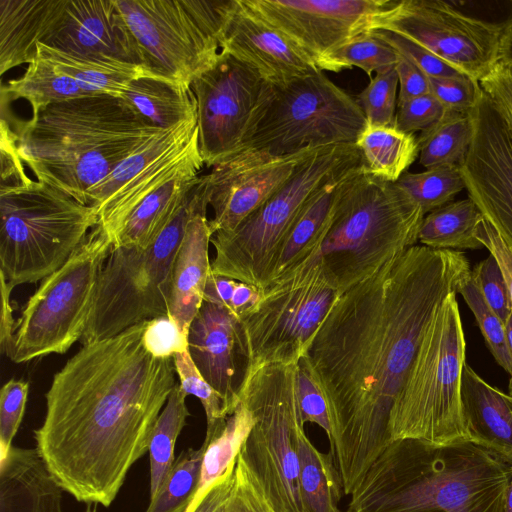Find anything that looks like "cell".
Listing matches in <instances>:
<instances>
[{
    "label": "cell",
    "instance_id": "53",
    "mask_svg": "<svg viewBox=\"0 0 512 512\" xmlns=\"http://www.w3.org/2000/svg\"><path fill=\"white\" fill-rule=\"evenodd\" d=\"M482 91L500 108L512 127V67L497 60L479 80Z\"/></svg>",
    "mask_w": 512,
    "mask_h": 512
},
{
    "label": "cell",
    "instance_id": "36",
    "mask_svg": "<svg viewBox=\"0 0 512 512\" xmlns=\"http://www.w3.org/2000/svg\"><path fill=\"white\" fill-rule=\"evenodd\" d=\"M254 424L251 411L239 402L223 428L210 439H204L205 451L197 491L185 512H194L210 487L235 462Z\"/></svg>",
    "mask_w": 512,
    "mask_h": 512
},
{
    "label": "cell",
    "instance_id": "29",
    "mask_svg": "<svg viewBox=\"0 0 512 512\" xmlns=\"http://www.w3.org/2000/svg\"><path fill=\"white\" fill-rule=\"evenodd\" d=\"M203 165V160L194 162L147 196L124 222L113 248L149 245L196 184Z\"/></svg>",
    "mask_w": 512,
    "mask_h": 512
},
{
    "label": "cell",
    "instance_id": "58",
    "mask_svg": "<svg viewBox=\"0 0 512 512\" xmlns=\"http://www.w3.org/2000/svg\"><path fill=\"white\" fill-rule=\"evenodd\" d=\"M238 280L210 272L207 279L204 301L216 304L230 311L231 302Z\"/></svg>",
    "mask_w": 512,
    "mask_h": 512
},
{
    "label": "cell",
    "instance_id": "9",
    "mask_svg": "<svg viewBox=\"0 0 512 512\" xmlns=\"http://www.w3.org/2000/svg\"><path fill=\"white\" fill-rule=\"evenodd\" d=\"M362 163L356 144L316 148L292 177L237 227L212 235L210 243L216 255L211 272L261 291L274 255L306 205L334 177Z\"/></svg>",
    "mask_w": 512,
    "mask_h": 512
},
{
    "label": "cell",
    "instance_id": "35",
    "mask_svg": "<svg viewBox=\"0 0 512 512\" xmlns=\"http://www.w3.org/2000/svg\"><path fill=\"white\" fill-rule=\"evenodd\" d=\"M299 484L307 512H342L343 489L334 457L319 451L303 429L298 435ZM344 494V493H343Z\"/></svg>",
    "mask_w": 512,
    "mask_h": 512
},
{
    "label": "cell",
    "instance_id": "6",
    "mask_svg": "<svg viewBox=\"0 0 512 512\" xmlns=\"http://www.w3.org/2000/svg\"><path fill=\"white\" fill-rule=\"evenodd\" d=\"M98 224L95 207L26 173L1 181L0 274L13 288L45 279Z\"/></svg>",
    "mask_w": 512,
    "mask_h": 512
},
{
    "label": "cell",
    "instance_id": "14",
    "mask_svg": "<svg viewBox=\"0 0 512 512\" xmlns=\"http://www.w3.org/2000/svg\"><path fill=\"white\" fill-rule=\"evenodd\" d=\"M339 295L318 262L268 284L255 308L240 321L245 370L299 363Z\"/></svg>",
    "mask_w": 512,
    "mask_h": 512
},
{
    "label": "cell",
    "instance_id": "7",
    "mask_svg": "<svg viewBox=\"0 0 512 512\" xmlns=\"http://www.w3.org/2000/svg\"><path fill=\"white\" fill-rule=\"evenodd\" d=\"M466 343L456 294H451L428 324L405 382L392 406L390 440L432 444L468 440L461 385Z\"/></svg>",
    "mask_w": 512,
    "mask_h": 512
},
{
    "label": "cell",
    "instance_id": "26",
    "mask_svg": "<svg viewBox=\"0 0 512 512\" xmlns=\"http://www.w3.org/2000/svg\"><path fill=\"white\" fill-rule=\"evenodd\" d=\"M461 399L467 439L512 464V396L465 363Z\"/></svg>",
    "mask_w": 512,
    "mask_h": 512
},
{
    "label": "cell",
    "instance_id": "19",
    "mask_svg": "<svg viewBox=\"0 0 512 512\" xmlns=\"http://www.w3.org/2000/svg\"><path fill=\"white\" fill-rule=\"evenodd\" d=\"M472 114L473 140L460 166L465 189L512 251V127L483 91Z\"/></svg>",
    "mask_w": 512,
    "mask_h": 512
},
{
    "label": "cell",
    "instance_id": "1",
    "mask_svg": "<svg viewBox=\"0 0 512 512\" xmlns=\"http://www.w3.org/2000/svg\"><path fill=\"white\" fill-rule=\"evenodd\" d=\"M471 276L457 250L414 245L341 293L300 359L322 393L344 495L391 443L388 423L424 332Z\"/></svg>",
    "mask_w": 512,
    "mask_h": 512
},
{
    "label": "cell",
    "instance_id": "20",
    "mask_svg": "<svg viewBox=\"0 0 512 512\" xmlns=\"http://www.w3.org/2000/svg\"><path fill=\"white\" fill-rule=\"evenodd\" d=\"M315 149L284 156L241 150L213 166L205 175L213 210L209 220L212 235L237 227L277 192Z\"/></svg>",
    "mask_w": 512,
    "mask_h": 512
},
{
    "label": "cell",
    "instance_id": "42",
    "mask_svg": "<svg viewBox=\"0 0 512 512\" xmlns=\"http://www.w3.org/2000/svg\"><path fill=\"white\" fill-rule=\"evenodd\" d=\"M173 362L180 387L188 395L197 397L204 408L207 422L205 439H210L223 428L233 412L221 394L203 378L188 350L176 353Z\"/></svg>",
    "mask_w": 512,
    "mask_h": 512
},
{
    "label": "cell",
    "instance_id": "11",
    "mask_svg": "<svg viewBox=\"0 0 512 512\" xmlns=\"http://www.w3.org/2000/svg\"><path fill=\"white\" fill-rule=\"evenodd\" d=\"M297 364H268L244 372L239 402L255 424L240 455L276 512H307L299 484L298 435L304 429Z\"/></svg>",
    "mask_w": 512,
    "mask_h": 512
},
{
    "label": "cell",
    "instance_id": "46",
    "mask_svg": "<svg viewBox=\"0 0 512 512\" xmlns=\"http://www.w3.org/2000/svg\"><path fill=\"white\" fill-rule=\"evenodd\" d=\"M471 276L488 306L506 324L512 315V300L502 269L489 253L483 261L471 269Z\"/></svg>",
    "mask_w": 512,
    "mask_h": 512
},
{
    "label": "cell",
    "instance_id": "47",
    "mask_svg": "<svg viewBox=\"0 0 512 512\" xmlns=\"http://www.w3.org/2000/svg\"><path fill=\"white\" fill-rule=\"evenodd\" d=\"M29 383L11 379L0 391V460L12 447V441L22 422Z\"/></svg>",
    "mask_w": 512,
    "mask_h": 512
},
{
    "label": "cell",
    "instance_id": "32",
    "mask_svg": "<svg viewBox=\"0 0 512 512\" xmlns=\"http://www.w3.org/2000/svg\"><path fill=\"white\" fill-rule=\"evenodd\" d=\"M483 218L470 198L451 201L424 216L418 242L432 249H480L477 228Z\"/></svg>",
    "mask_w": 512,
    "mask_h": 512
},
{
    "label": "cell",
    "instance_id": "43",
    "mask_svg": "<svg viewBox=\"0 0 512 512\" xmlns=\"http://www.w3.org/2000/svg\"><path fill=\"white\" fill-rule=\"evenodd\" d=\"M459 293L474 314L495 361L512 378V355L507 343L504 322L488 306L472 276L463 284Z\"/></svg>",
    "mask_w": 512,
    "mask_h": 512
},
{
    "label": "cell",
    "instance_id": "61",
    "mask_svg": "<svg viewBox=\"0 0 512 512\" xmlns=\"http://www.w3.org/2000/svg\"><path fill=\"white\" fill-rule=\"evenodd\" d=\"M504 512H512V478L506 489Z\"/></svg>",
    "mask_w": 512,
    "mask_h": 512
},
{
    "label": "cell",
    "instance_id": "21",
    "mask_svg": "<svg viewBox=\"0 0 512 512\" xmlns=\"http://www.w3.org/2000/svg\"><path fill=\"white\" fill-rule=\"evenodd\" d=\"M221 51L254 68L272 84H285L320 70L287 36L235 0L227 20Z\"/></svg>",
    "mask_w": 512,
    "mask_h": 512
},
{
    "label": "cell",
    "instance_id": "17",
    "mask_svg": "<svg viewBox=\"0 0 512 512\" xmlns=\"http://www.w3.org/2000/svg\"><path fill=\"white\" fill-rule=\"evenodd\" d=\"M265 82L254 68L223 51L193 80L205 166L212 168L241 150Z\"/></svg>",
    "mask_w": 512,
    "mask_h": 512
},
{
    "label": "cell",
    "instance_id": "15",
    "mask_svg": "<svg viewBox=\"0 0 512 512\" xmlns=\"http://www.w3.org/2000/svg\"><path fill=\"white\" fill-rule=\"evenodd\" d=\"M199 149L197 115L163 130L88 191L99 225L113 242L131 212L151 193L194 162Z\"/></svg>",
    "mask_w": 512,
    "mask_h": 512
},
{
    "label": "cell",
    "instance_id": "48",
    "mask_svg": "<svg viewBox=\"0 0 512 512\" xmlns=\"http://www.w3.org/2000/svg\"><path fill=\"white\" fill-rule=\"evenodd\" d=\"M371 32L374 36L389 44L400 55L414 63L429 78H449L465 75L405 36L385 29H375Z\"/></svg>",
    "mask_w": 512,
    "mask_h": 512
},
{
    "label": "cell",
    "instance_id": "24",
    "mask_svg": "<svg viewBox=\"0 0 512 512\" xmlns=\"http://www.w3.org/2000/svg\"><path fill=\"white\" fill-rule=\"evenodd\" d=\"M201 188L195 209L187 223L184 237L174 261L169 318L188 337L191 322L204 298L211 272L208 249L212 233L207 218L209 206L206 177L201 176Z\"/></svg>",
    "mask_w": 512,
    "mask_h": 512
},
{
    "label": "cell",
    "instance_id": "4",
    "mask_svg": "<svg viewBox=\"0 0 512 512\" xmlns=\"http://www.w3.org/2000/svg\"><path fill=\"white\" fill-rule=\"evenodd\" d=\"M120 97L95 94L53 104L20 123L17 152L37 180L88 204V191L162 132Z\"/></svg>",
    "mask_w": 512,
    "mask_h": 512
},
{
    "label": "cell",
    "instance_id": "39",
    "mask_svg": "<svg viewBox=\"0 0 512 512\" xmlns=\"http://www.w3.org/2000/svg\"><path fill=\"white\" fill-rule=\"evenodd\" d=\"M205 446L183 450L146 512H185L197 491Z\"/></svg>",
    "mask_w": 512,
    "mask_h": 512
},
{
    "label": "cell",
    "instance_id": "18",
    "mask_svg": "<svg viewBox=\"0 0 512 512\" xmlns=\"http://www.w3.org/2000/svg\"><path fill=\"white\" fill-rule=\"evenodd\" d=\"M316 65L326 53L378 28L398 0H243Z\"/></svg>",
    "mask_w": 512,
    "mask_h": 512
},
{
    "label": "cell",
    "instance_id": "13",
    "mask_svg": "<svg viewBox=\"0 0 512 512\" xmlns=\"http://www.w3.org/2000/svg\"><path fill=\"white\" fill-rule=\"evenodd\" d=\"M112 248L111 239L98 224L68 261L42 280L16 321L13 362L64 354L80 341Z\"/></svg>",
    "mask_w": 512,
    "mask_h": 512
},
{
    "label": "cell",
    "instance_id": "23",
    "mask_svg": "<svg viewBox=\"0 0 512 512\" xmlns=\"http://www.w3.org/2000/svg\"><path fill=\"white\" fill-rule=\"evenodd\" d=\"M188 351L203 378L234 412L243 378L238 360L246 363L240 322L225 308L203 300L189 327Z\"/></svg>",
    "mask_w": 512,
    "mask_h": 512
},
{
    "label": "cell",
    "instance_id": "50",
    "mask_svg": "<svg viewBox=\"0 0 512 512\" xmlns=\"http://www.w3.org/2000/svg\"><path fill=\"white\" fill-rule=\"evenodd\" d=\"M448 110L432 94L412 98L397 105L394 127L414 134L440 121Z\"/></svg>",
    "mask_w": 512,
    "mask_h": 512
},
{
    "label": "cell",
    "instance_id": "45",
    "mask_svg": "<svg viewBox=\"0 0 512 512\" xmlns=\"http://www.w3.org/2000/svg\"><path fill=\"white\" fill-rule=\"evenodd\" d=\"M224 512H276L240 453L236 457L234 481Z\"/></svg>",
    "mask_w": 512,
    "mask_h": 512
},
{
    "label": "cell",
    "instance_id": "2",
    "mask_svg": "<svg viewBox=\"0 0 512 512\" xmlns=\"http://www.w3.org/2000/svg\"><path fill=\"white\" fill-rule=\"evenodd\" d=\"M148 320L83 345L54 374L46 414L34 430L48 469L76 500L108 507L177 384L173 357L144 346Z\"/></svg>",
    "mask_w": 512,
    "mask_h": 512
},
{
    "label": "cell",
    "instance_id": "31",
    "mask_svg": "<svg viewBox=\"0 0 512 512\" xmlns=\"http://www.w3.org/2000/svg\"><path fill=\"white\" fill-rule=\"evenodd\" d=\"M37 55L53 63L60 72L93 94L120 97L132 80L153 74L146 67L119 59L70 53L43 43L37 44Z\"/></svg>",
    "mask_w": 512,
    "mask_h": 512
},
{
    "label": "cell",
    "instance_id": "12",
    "mask_svg": "<svg viewBox=\"0 0 512 512\" xmlns=\"http://www.w3.org/2000/svg\"><path fill=\"white\" fill-rule=\"evenodd\" d=\"M235 0H116L147 68L190 86L214 65Z\"/></svg>",
    "mask_w": 512,
    "mask_h": 512
},
{
    "label": "cell",
    "instance_id": "5",
    "mask_svg": "<svg viewBox=\"0 0 512 512\" xmlns=\"http://www.w3.org/2000/svg\"><path fill=\"white\" fill-rule=\"evenodd\" d=\"M424 216L396 183L362 170L349 181L318 247L288 272L318 262L341 294L416 245Z\"/></svg>",
    "mask_w": 512,
    "mask_h": 512
},
{
    "label": "cell",
    "instance_id": "41",
    "mask_svg": "<svg viewBox=\"0 0 512 512\" xmlns=\"http://www.w3.org/2000/svg\"><path fill=\"white\" fill-rule=\"evenodd\" d=\"M395 183L421 207L425 215L451 202L465 189L458 166L435 167L420 173L405 172Z\"/></svg>",
    "mask_w": 512,
    "mask_h": 512
},
{
    "label": "cell",
    "instance_id": "52",
    "mask_svg": "<svg viewBox=\"0 0 512 512\" xmlns=\"http://www.w3.org/2000/svg\"><path fill=\"white\" fill-rule=\"evenodd\" d=\"M297 394L302 420L317 424L331 441V425L325 399L300 360L297 371Z\"/></svg>",
    "mask_w": 512,
    "mask_h": 512
},
{
    "label": "cell",
    "instance_id": "55",
    "mask_svg": "<svg viewBox=\"0 0 512 512\" xmlns=\"http://www.w3.org/2000/svg\"><path fill=\"white\" fill-rule=\"evenodd\" d=\"M477 238L499 263L512 300V251L485 218L477 228Z\"/></svg>",
    "mask_w": 512,
    "mask_h": 512
},
{
    "label": "cell",
    "instance_id": "25",
    "mask_svg": "<svg viewBox=\"0 0 512 512\" xmlns=\"http://www.w3.org/2000/svg\"><path fill=\"white\" fill-rule=\"evenodd\" d=\"M68 0H0V73L37 56L43 43L60 24Z\"/></svg>",
    "mask_w": 512,
    "mask_h": 512
},
{
    "label": "cell",
    "instance_id": "27",
    "mask_svg": "<svg viewBox=\"0 0 512 512\" xmlns=\"http://www.w3.org/2000/svg\"><path fill=\"white\" fill-rule=\"evenodd\" d=\"M63 490L37 448L12 446L0 460V512H63Z\"/></svg>",
    "mask_w": 512,
    "mask_h": 512
},
{
    "label": "cell",
    "instance_id": "3",
    "mask_svg": "<svg viewBox=\"0 0 512 512\" xmlns=\"http://www.w3.org/2000/svg\"><path fill=\"white\" fill-rule=\"evenodd\" d=\"M512 464L470 441H392L344 512H504Z\"/></svg>",
    "mask_w": 512,
    "mask_h": 512
},
{
    "label": "cell",
    "instance_id": "56",
    "mask_svg": "<svg viewBox=\"0 0 512 512\" xmlns=\"http://www.w3.org/2000/svg\"><path fill=\"white\" fill-rule=\"evenodd\" d=\"M235 462L205 494L194 512H224L234 481Z\"/></svg>",
    "mask_w": 512,
    "mask_h": 512
},
{
    "label": "cell",
    "instance_id": "57",
    "mask_svg": "<svg viewBox=\"0 0 512 512\" xmlns=\"http://www.w3.org/2000/svg\"><path fill=\"white\" fill-rule=\"evenodd\" d=\"M1 282V316H0V348L9 358L12 353L16 321L13 317V309L10 303V295L13 290L0 274Z\"/></svg>",
    "mask_w": 512,
    "mask_h": 512
},
{
    "label": "cell",
    "instance_id": "8",
    "mask_svg": "<svg viewBox=\"0 0 512 512\" xmlns=\"http://www.w3.org/2000/svg\"><path fill=\"white\" fill-rule=\"evenodd\" d=\"M201 176L147 246L112 248L99 275L82 345L115 336L145 320L168 316L174 261L195 209Z\"/></svg>",
    "mask_w": 512,
    "mask_h": 512
},
{
    "label": "cell",
    "instance_id": "51",
    "mask_svg": "<svg viewBox=\"0 0 512 512\" xmlns=\"http://www.w3.org/2000/svg\"><path fill=\"white\" fill-rule=\"evenodd\" d=\"M143 343L156 358H171L176 353L188 350V337L182 334L169 316L148 320Z\"/></svg>",
    "mask_w": 512,
    "mask_h": 512
},
{
    "label": "cell",
    "instance_id": "54",
    "mask_svg": "<svg viewBox=\"0 0 512 512\" xmlns=\"http://www.w3.org/2000/svg\"><path fill=\"white\" fill-rule=\"evenodd\" d=\"M395 68L400 88L397 105L412 98L431 94L429 77L410 60L399 54Z\"/></svg>",
    "mask_w": 512,
    "mask_h": 512
},
{
    "label": "cell",
    "instance_id": "44",
    "mask_svg": "<svg viewBox=\"0 0 512 512\" xmlns=\"http://www.w3.org/2000/svg\"><path fill=\"white\" fill-rule=\"evenodd\" d=\"M399 84L395 65L376 72L368 86L357 96L369 126H394Z\"/></svg>",
    "mask_w": 512,
    "mask_h": 512
},
{
    "label": "cell",
    "instance_id": "37",
    "mask_svg": "<svg viewBox=\"0 0 512 512\" xmlns=\"http://www.w3.org/2000/svg\"><path fill=\"white\" fill-rule=\"evenodd\" d=\"M474 135L471 112H452L422 131L417 138L419 162L426 169L460 167L465 161Z\"/></svg>",
    "mask_w": 512,
    "mask_h": 512
},
{
    "label": "cell",
    "instance_id": "60",
    "mask_svg": "<svg viewBox=\"0 0 512 512\" xmlns=\"http://www.w3.org/2000/svg\"><path fill=\"white\" fill-rule=\"evenodd\" d=\"M505 329H506V337H507L508 347H509V350L512 355V315L506 322ZM509 394L512 396V378L509 383Z\"/></svg>",
    "mask_w": 512,
    "mask_h": 512
},
{
    "label": "cell",
    "instance_id": "59",
    "mask_svg": "<svg viewBox=\"0 0 512 512\" xmlns=\"http://www.w3.org/2000/svg\"><path fill=\"white\" fill-rule=\"evenodd\" d=\"M498 60L512 67V19L503 26L498 50Z\"/></svg>",
    "mask_w": 512,
    "mask_h": 512
},
{
    "label": "cell",
    "instance_id": "38",
    "mask_svg": "<svg viewBox=\"0 0 512 512\" xmlns=\"http://www.w3.org/2000/svg\"><path fill=\"white\" fill-rule=\"evenodd\" d=\"M187 393L177 383L161 411L149 443L150 499L153 498L174 464V448L190 413Z\"/></svg>",
    "mask_w": 512,
    "mask_h": 512
},
{
    "label": "cell",
    "instance_id": "33",
    "mask_svg": "<svg viewBox=\"0 0 512 512\" xmlns=\"http://www.w3.org/2000/svg\"><path fill=\"white\" fill-rule=\"evenodd\" d=\"M1 94L7 100H26L32 108V117L53 104L95 95L38 55L21 77L2 86Z\"/></svg>",
    "mask_w": 512,
    "mask_h": 512
},
{
    "label": "cell",
    "instance_id": "22",
    "mask_svg": "<svg viewBox=\"0 0 512 512\" xmlns=\"http://www.w3.org/2000/svg\"><path fill=\"white\" fill-rule=\"evenodd\" d=\"M43 44L70 53L106 56L147 68L144 55L116 0H68L60 24Z\"/></svg>",
    "mask_w": 512,
    "mask_h": 512
},
{
    "label": "cell",
    "instance_id": "10",
    "mask_svg": "<svg viewBox=\"0 0 512 512\" xmlns=\"http://www.w3.org/2000/svg\"><path fill=\"white\" fill-rule=\"evenodd\" d=\"M367 125L356 98L319 71L285 84L265 82L241 150L284 156L355 144Z\"/></svg>",
    "mask_w": 512,
    "mask_h": 512
},
{
    "label": "cell",
    "instance_id": "40",
    "mask_svg": "<svg viewBox=\"0 0 512 512\" xmlns=\"http://www.w3.org/2000/svg\"><path fill=\"white\" fill-rule=\"evenodd\" d=\"M399 53L372 32L360 35L323 55L316 66L320 71L340 72L358 67L371 77V72L394 66Z\"/></svg>",
    "mask_w": 512,
    "mask_h": 512
},
{
    "label": "cell",
    "instance_id": "62",
    "mask_svg": "<svg viewBox=\"0 0 512 512\" xmlns=\"http://www.w3.org/2000/svg\"><path fill=\"white\" fill-rule=\"evenodd\" d=\"M85 512H97L96 506H92L91 504H88Z\"/></svg>",
    "mask_w": 512,
    "mask_h": 512
},
{
    "label": "cell",
    "instance_id": "16",
    "mask_svg": "<svg viewBox=\"0 0 512 512\" xmlns=\"http://www.w3.org/2000/svg\"><path fill=\"white\" fill-rule=\"evenodd\" d=\"M377 29L407 37L478 82L498 60L503 32L438 0H398Z\"/></svg>",
    "mask_w": 512,
    "mask_h": 512
},
{
    "label": "cell",
    "instance_id": "30",
    "mask_svg": "<svg viewBox=\"0 0 512 512\" xmlns=\"http://www.w3.org/2000/svg\"><path fill=\"white\" fill-rule=\"evenodd\" d=\"M120 98L145 122L162 130L197 115L190 86L154 74L132 80Z\"/></svg>",
    "mask_w": 512,
    "mask_h": 512
},
{
    "label": "cell",
    "instance_id": "34",
    "mask_svg": "<svg viewBox=\"0 0 512 512\" xmlns=\"http://www.w3.org/2000/svg\"><path fill=\"white\" fill-rule=\"evenodd\" d=\"M361 151L364 172L397 182L419 154L414 134L394 126H369L355 143Z\"/></svg>",
    "mask_w": 512,
    "mask_h": 512
},
{
    "label": "cell",
    "instance_id": "49",
    "mask_svg": "<svg viewBox=\"0 0 512 512\" xmlns=\"http://www.w3.org/2000/svg\"><path fill=\"white\" fill-rule=\"evenodd\" d=\"M429 80L431 94L452 112H471L482 93L479 82L467 75Z\"/></svg>",
    "mask_w": 512,
    "mask_h": 512
},
{
    "label": "cell",
    "instance_id": "28",
    "mask_svg": "<svg viewBox=\"0 0 512 512\" xmlns=\"http://www.w3.org/2000/svg\"><path fill=\"white\" fill-rule=\"evenodd\" d=\"M362 170L364 162L340 173L306 205L274 255L262 290L303 261L320 244L349 181Z\"/></svg>",
    "mask_w": 512,
    "mask_h": 512
}]
</instances>
